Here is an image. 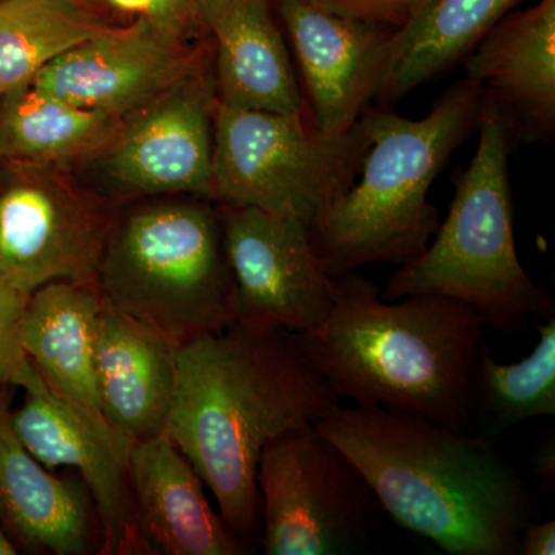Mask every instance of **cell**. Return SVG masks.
Masks as SVG:
<instances>
[{"label": "cell", "instance_id": "1", "mask_svg": "<svg viewBox=\"0 0 555 555\" xmlns=\"http://www.w3.org/2000/svg\"><path fill=\"white\" fill-rule=\"evenodd\" d=\"M338 404L288 328L236 320L177 347L166 433L217 499L230 531L255 553L262 449L288 430L315 425Z\"/></svg>", "mask_w": 555, "mask_h": 555}, {"label": "cell", "instance_id": "2", "mask_svg": "<svg viewBox=\"0 0 555 555\" xmlns=\"http://www.w3.org/2000/svg\"><path fill=\"white\" fill-rule=\"evenodd\" d=\"M320 433L360 469L398 525L451 555H518L534 494L491 440L378 406L332 409Z\"/></svg>", "mask_w": 555, "mask_h": 555}, {"label": "cell", "instance_id": "3", "mask_svg": "<svg viewBox=\"0 0 555 555\" xmlns=\"http://www.w3.org/2000/svg\"><path fill=\"white\" fill-rule=\"evenodd\" d=\"M379 292L357 272L334 276L326 323L295 332L302 357L339 400L473 433L483 318L456 299L411 295L385 301Z\"/></svg>", "mask_w": 555, "mask_h": 555}, {"label": "cell", "instance_id": "4", "mask_svg": "<svg viewBox=\"0 0 555 555\" xmlns=\"http://www.w3.org/2000/svg\"><path fill=\"white\" fill-rule=\"evenodd\" d=\"M483 104V90L463 78L434 101L426 118L383 107L363 113L364 147L352 182L309 229L328 275L385 262L400 268L426 250L440 225L427 193L480 127Z\"/></svg>", "mask_w": 555, "mask_h": 555}, {"label": "cell", "instance_id": "5", "mask_svg": "<svg viewBox=\"0 0 555 555\" xmlns=\"http://www.w3.org/2000/svg\"><path fill=\"white\" fill-rule=\"evenodd\" d=\"M478 133L476 155L454 175L447 219L426 250L389 278L379 297L438 295L476 309L495 331H526L531 317H555V301L518 259L507 166L516 141L486 94Z\"/></svg>", "mask_w": 555, "mask_h": 555}, {"label": "cell", "instance_id": "6", "mask_svg": "<svg viewBox=\"0 0 555 555\" xmlns=\"http://www.w3.org/2000/svg\"><path fill=\"white\" fill-rule=\"evenodd\" d=\"M155 201L116 211L98 291L113 308L179 346L238 320L219 207Z\"/></svg>", "mask_w": 555, "mask_h": 555}, {"label": "cell", "instance_id": "7", "mask_svg": "<svg viewBox=\"0 0 555 555\" xmlns=\"http://www.w3.org/2000/svg\"><path fill=\"white\" fill-rule=\"evenodd\" d=\"M364 147L360 119L349 133H321L309 109L295 115L218 104L210 199L301 219L309 229L352 182Z\"/></svg>", "mask_w": 555, "mask_h": 555}, {"label": "cell", "instance_id": "8", "mask_svg": "<svg viewBox=\"0 0 555 555\" xmlns=\"http://www.w3.org/2000/svg\"><path fill=\"white\" fill-rule=\"evenodd\" d=\"M266 555H346L363 550L383 507L360 469L315 425L273 438L259 456Z\"/></svg>", "mask_w": 555, "mask_h": 555}, {"label": "cell", "instance_id": "9", "mask_svg": "<svg viewBox=\"0 0 555 555\" xmlns=\"http://www.w3.org/2000/svg\"><path fill=\"white\" fill-rule=\"evenodd\" d=\"M0 184V278L33 292L53 281L96 286L116 211L51 167L17 166Z\"/></svg>", "mask_w": 555, "mask_h": 555}, {"label": "cell", "instance_id": "10", "mask_svg": "<svg viewBox=\"0 0 555 555\" xmlns=\"http://www.w3.org/2000/svg\"><path fill=\"white\" fill-rule=\"evenodd\" d=\"M217 90L206 65L134 109L98 153L105 181L120 198L210 199Z\"/></svg>", "mask_w": 555, "mask_h": 555}, {"label": "cell", "instance_id": "11", "mask_svg": "<svg viewBox=\"0 0 555 555\" xmlns=\"http://www.w3.org/2000/svg\"><path fill=\"white\" fill-rule=\"evenodd\" d=\"M225 257L238 320L312 332L334 308L328 275L301 219L254 207L221 206Z\"/></svg>", "mask_w": 555, "mask_h": 555}, {"label": "cell", "instance_id": "12", "mask_svg": "<svg viewBox=\"0 0 555 555\" xmlns=\"http://www.w3.org/2000/svg\"><path fill=\"white\" fill-rule=\"evenodd\" d=\"M16 386L25 396L11 411V426L43 466L79 470L100 524V554H153L134 513L129 456L120 451L105 420L57 396L30 360Z\"/></svg>", "mask_w": 555, "mask_h": 555}, {"label": "cell", "instance_id": "13", "mask_svg": "<svg viewBox=\"0 0 555 555\" xmlns=\"http://www.w3.org/2000/svg\"><path fill=\"white\" fill-rule=\"evenodd\" d=\"M150 17L108 27L51 61L30 86L78 107L122 116L206 64L207 51Z\"/></svg>", "mask_w": 555, "mask_h": 555}, {"label": "cell", "instance_id": "14", "mask_svg": "<svg viewBox=\"0 0 555 555\" xmlns=\"http://www.w3.org/2000/svg\"><path fill=\"white\" fill-rule=\"evenodd\" d=\"M280 13L305 76L310 118L328 137L349 133L377 96L397 28L318 0H280Z\"/></svg>", "mask_w": 555, "mask_h": 555}, {"label": "cell", "instance_id": "15", "mask_svg": "<svg viewBox=\"0 0 555 555\" xmlns=\"http://www.w3.org/2000/svg\"><path fill=\"white\" fill-rule=\"evenodd\" d=\"M465 78L483 90L514 141L555 137V0L506 14L467 54Z\"/></svg>", "mask_w": 555, "mask_h": 555}, {"label": "cell", "instance_id": "16", "mask_svg": "<svg viewBox=\"0 0 555 555\" xmlns=\"http://www.w3.org/2000/svg\"><path fill=\"white\" fill-rule=\"evenodd\" d=\"M104 301V299H102ZM177 345L102 302L98 328V398L120 451L166 433L177 383Z\"/></svg>", "mask_w": 555, "mask_h": 555}, {"label": "cell", "instance_id": "17", "mask_svg": "<svg viewBox=\"0 0 555 555\" xmlns=\"http://www.w3.org/2000/svg\"><path fill=\"white\" fill-rule=\"evenodd\" d=\"M127 466L138 525L153 554L250 553L215 513L198 473L167 433L131 448Z\"/></svg>", "mask_w": 555, "mask_h": 555}, {"label": "cell", "instance_id": "18", "mask_svg": "<svg viewBox=\"0 0 555 555\" xmlns=\"http://www.w3.org/2000/svg\"><path fill=\"white\" fill-rule=\"evenodd\" d=\"M0 526L35 554L100 553L96 511L86 491L54 477L21 443L0 398ZM17 546V545H16Z\"/></svg>", "mask_w": 555, "mask_h": 555}, {"label": "cell", "instance_id": "19", "mask_svg": "<svg viewBox=\"0 0 555 555\" xmlns=\"http://www.w3.org/2000/svg\"><path fill=\"white\" fill-rule=\"evenodd\" d=\"M206 30L215 40L218 104L286 115L308 108L270 0H222Z\"/></svg>", "mask_w": 555, "mask_h": 555}, {"label": "cell", "instance_id": "20", "mask_svg": "<svg viewBox=\"0 0 555 555\" xmlns=\"http://www.w3.org/2000/svg\"><path fill=\"white\" fill-rule=\"evenodd\" d=\"M102 302L96 286L53 281L31 292L22 327L25 356L47 386L98 416L94 357Z\"/></svg>", "mask_w": 555, "mask_h": 555}, {"label": "cell", "instance_id": "21", "mask_svg": "<svg viewBox=\"0 0 555 555\" xmlns=\"http://www.w3.org/2000/svg\"><path fill=\"white\" fill-rule=\"evenodd\" d=\"M524 0H425L397 28L375 101L390 108L416 87L465 61Z\"/></svg>", "mask_w": 555, "mask_h": 555}, {"label": "cell", "instance_id": "22", "mask_svg": "<svg viewBox=\"0 0 555 555\" xmlns=\"http://www.w3.org/2000/svg\"><path fill=\"white\" fill-rule=\"evenodd\" d=\"M122 116L69 104L35 87L0 98V158L16 166L57 167L96 156Z\"/></svg>", "mask_w": 555, "mask_h": 555}, {"label": "cell", "instance_id": "23", "mask_svg": "<svg viewBox=\"0 0 555 555\" xmlns=\"http://www.w3.org/2000/svg\"><path fill=\"white\" fill-rule=\"evenodd\" d=\"M539 341L517 363L494 360L488 343L474 372L473 434L494 440L537 416L555 415V317L539 324Z\"/></svg>", "mask_w": 555, "mask_h": 555}, {"label": "cell", "instance_id": "24", "mask_svg": "<svg viewBox=\"0 0 555 555\" xmlns=\"http://www.w3.org/2000/svg\"><path fill=\"white\" fill-rule=\"evenodd\" d=\"M104 27L72 0H0V98Z\"/></svg>", "mask_w": 555, "mask_h": 555}, {"label": "cell", "instance_id": "25", "mask_svg": "<svg viewBox=\"0 0 555 555\" xmlns=\"http://www.w3.org/2000/svg\"><path fill=\"white\" fill-rule=\"evenodd\" d=\"M30 295L0 278V386H16L28 364L22 327Z\"/></svg>", "mask_w": 555, "mask_h": 555}, {"label": "cell", "instance_id": "26", "mask_svg": "<svg viewBox=\"0 0 555 555\" xmlns=\"http://www.w3.org/2000/svg\"><path fill=\"white\" fill-rule=\"evenodd\" d=\"M318 2L345 16L400 28L425 0H318Z\"/></svg>", "mask_w": 555, "mask_h": 555}, {"label": "cell", "instance_id": "27", "mask_svg": "<svg viewBox=\"0 0 555 555\" xmlns=\"http://www.w3.org/2000/svg\"><path fill=\"white\" fill-rule=\"evenodd\" d=\"M150 20L159 22L188 38L196 28H204L195 0H153Z\"/></svg>", "mask_w": 555, "mask_h": 555}, {"label": "cell", "instance_id": "28", "mask_svg": "<svg viewBox=\"0 0 555 555\" xmlns=\"http://www.w3.org/2000/svg\"><path fill=\"white\" fill-rule=\"evenodd\" d=\"M555 521H532L518 539V555H554Z\"/></svg>", "mask_w": 555, "mask_h": 555}, {"label": "cell", "instance_id": "29", "mask_svg": "<svg viewBox=\"0 0 555 555\" xmlns=\"http://www.w3.org/2000/svg\"><path fill=\"white\" fill-rule=\"evenodd\" d=\"M532 470L537 483L543 491H555V436L554 429H547L537 443L532 455Z\"/></svg>", "mask_w": 555, "mask_h": 555}, {"label": "cell", "instance_id": "30", "mask_svg": "<svg viewBox=\"0 0 555 555\" xmlns=\"http://www.w3.org/2000/svg\"><path fill=\"white\" fill-rule=\"evenodd\" d=\"M115 9L138 16L150 17L153 13V0H108Z\"/></svg>", "mask_w": 555, "mask_h": 555}, {"label": "cell", "instance_id": "31", "mask_svg": "<svg viewBox=\"0 0 555 555\" xmlns=\"http://www.w3.org/2000/svg\"><path fill=\"white\" fill-rule=\"evenodd\" d=\"M222 0H195L196 9H198L201 22H203L204 28H206V22L208 17L214 14V11L221 5Z\"/></svg>", "mask_w": 555, "mask_h": 555}, {"label": "cell", "instance_id": "32", "mask_svg": "<svg viewBox=\"0 0 555 555\" xmlns=\"http://www.w3.org/2000/svg\"><path fill=\"white\" fill-rule=\"evenodd\" d=\"M17 553H20L17 546L14 545L13 540L10 539L9 534L3 531L2 526H0V555H16Z\"/></svg>", "mask_w": 555, "mask_h": 555}, {"label": "cell", "instance_id": "33", "mask_svg": "<svg viewBox=\"0 0 555 555\" xmlns=\"http://www.w3.org/2000/svg\"><path fill=\"white\" fill-rule=\"evenodd\" d=\"M72 2L80 3V5H86L87 0H72Z\"/></svg>", "mask_w": 555, "mask_h": 555}]
</instances>
